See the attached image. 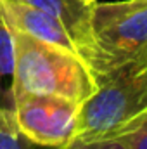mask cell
Returning a JSON list of instances; mask_svg holds the SVG:
<instances>
[{
	"instance_id": "8992f818",
	"label": "cell",
	"mask_w": 147,
	"mask_h": 149,
	"mask_svg": "<svg viewBox=\"0 0 147 149\" xmlns=\"http://www.w3.org/2000/svg\"><path fill=\"white\" fill-rule=\"evenodd\" d=\"M57 19L71 35L81 61L87 64L92 57V5L81 0H16Z\"/></svg>"
},
{
	"instance_id": "30bf717a",
	"label": "cell",
	"mask_w": 147,
	"mask_h": 149,
	"mask_svg": "<svg viewBox=\"0 0 147 149\" xmlns=\"http://www.w3.org/2000/svg\"><path fill=\"white\" fill-rule=\"evenodd\" d=\"M62 149H128L119 139L99 141V142H71Z\"/></svg>"
},
{
	"instance_id": "ba28073f",
	"label": "cell",
	"mask_w": 147,
	"mask_h": 149,
	"mask_svg": "<svg viewBox=\"0 0 147 149\" xmlns=\"http://www.w3.org/2000/svg\"><path fill=\"white\" fill-rule=\"evenodd\" d=\"M30 141H26L14 123L0 121V149H30Z\"/></svg>"
},
{
	"instance_id": "7a4b0ae2",
	"label": "cell",
	"mask_w": 147,
	"mask_h": 149,
	"mask_svg": "<svg viewBox=\"0 0 147 149\" xmlns=\"http://www.w3.org/2000/svg\"><path fill=\"white\" fill-rule=\"evenodd\" d=\"M12 35L16 97L24 94L55 95L81 104L97 88L90 70L78 56L14 28Z\"/></svg>"
},
{
	"instance_id": "6da1fadb",
	"label": "cell",
	"mask_w": 147,
	"mask_h": 149,
	"mask_svg": "<svg viewBox=\"0 0 147 149\" xmlns=\"http://www.w3.org/2000/svg\"><path fill=\"white\" fill-rule=\"evenodd\" d=\"M147 118V61L102 78L78 109L73 142L119 139Z\"/></svg>"
},
{
	"instance_id": "9c48e42d",
	"label": "cell",
	"mask_w": 147,
	"mask_h": 149,
	"mask_svg": "<svg viewBox=\"0 0 147 149\" xmlns=\"http://www.w3.org/2000/svg\"><path fill=\"white\" fill-rule=\"evenodd\" d=\"M119 141L128 149H147V118L140 121L128 134L119 137Z\"/></svg>"
},
{
	"instance_id": "277c9868",
	"label": "cell",
	"mask_w": 147,
	"mask_h": 149,
	"mask_svg": "<svg viewBox=\"0 0 147 149\" xmlns=\"http://www.w3.org/2000/svg\"><path fill=\"white\" fill-rule=\"evenodd\" d=\"M80 104L55 95L24 94L16 97V130L31 144L62 149L73 142Z\"/></svg>"
},
{
	"instance_id": "8fae6325",
	"label": "cell",
	"mask_w": 147,
	"mask_h": 149,
	"mask_svg": "<svg viewBox=\"0 0 147 149\" xmlns=\"http://www.w3.org/2000/svg\"><path fill=\"white\" fill-rule=\"evenodd\" d=\"M81 2H83V3H87V5H94L97 0H81Z\"/></svg>"
},
{
	"instance_id": "3957f363",
	"label": "cell",
	"mask_w": 147,
	"mask_h": 149,
	"mask_svg": "<svg viewBox=\"0 0 147 149\" xmlns=\"http://www.w3.org/2000/svg\"><path fill=\"white\" fill-rule=\"evenodd\" d=\"M147 61V0L92 5V57L95 85L109 73Z\"/></svg>"
},
{
	"instance_id": "5b68a950",
	"label": "cell",
	"mask_w": 147,
	"mask_h": 149,
	"mask_svg": "<svg viewBox=\"0 0 147 149\" xmlns=\"http://www.w3.org/2000/svg\"><path fill=\"white\" fill-rule=\"evenodd\" d=\"M0 2H2V9L5 12V17L14 30H19L30 37L43 42V43L68 50V52L80 57L78 47L73 42L71 35L57 19H54L52 16L45 14L40 9H35L31 5L21 3L16 0H0Z\"/></svg>"
},
{
	"instance_id": "52a82bcc",
	"label": "cell",
	"mask_w": 147,
	"mask_h": 149,
	"mask_svg": "<svg viewBox=\"0 0 147 149\" xmlns=\"http://www.w3.org/2000/svg\"><path fill=\"white\" fill-rule=\"evenodd\" d=\"M14 35L0 2V121L14 123Z\"/></svg>"
}]
</instances>
